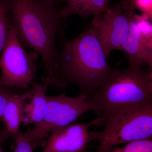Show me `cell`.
<instances>
[{"label": "cell", "mask_w": 152, "mask_h": 152, "mask_svg": "<svg viewBox=\"0 0 152 152\" xmlns=\"http://www.w3.org/2000/svg\"><path fill=\"white\" fill-rule=\"evenodd\" d=\"M11 22L24 48L40 56L46 75L44 84L54 87L57 67L56 38L61 20L56 4L50 0H9Z\"/></svg>", "instance_id": "cell-1"}, {"label": "cell", "mask_w": 152, "mask_h": 152, "mask_svg": "<svg viewBox=\"0 0 152 152\" xmlns=\"http://www.w3.org/2000/svg\"><path fill=\"white\" fill-rule=\"evenodd\" d=\"M107 59L90 28L67 42L58 55L55 88L74 85L80 94L91 98L113 69Z\"/></svg>", "instance_id": "cell-2"}, {"label": "cell", "mask_w": 152, "mask_h": 152, "mask_svg": "<svg viewBox=\"0 0 152 152\" xmlns=\"http://www.w3.org/2000/svg\"><path fill=\"white\" fill-rule=\"evenodd\" d=\"M91 99L101 117L126 107L152 102V71L113 68Z\"/></svg>", "instance_id": "cell-3"}, {"label": "cell", "mask_w": 152, "mask_h": 152, "mask_svg": "<svg viewBox=\"0 0 152 152\" xmlns=\"http://www.w3.org/2000/svg\"><path fill=\"white\" fill-rule=\"evenodd\" d=\"M95 126L103 130L89 132L90 142H98L95 152H108L115 146L151 140L152 102L126 107L95 119Z\"/></svg>", "instance_id": "cell-4"}, {"label": "cell", "mask_w": 152, "mask_h": 152, "mask_svg": "<svg viewBox=\"0 0 152 152\" xmlns=\"http://www.w3.org/2000/svg\"><path fill=\"white\" fill-rule=\"evenodd\" d=\"M47 98L48 107L43 119L24 133L34 150L45 145V138L51 132L72 124L87 112H98L92 99L83 94L69 97L63 93Z\"/></svg>", "instance_id": "cell-5"}, {"label": "cell", "mask_w": 152, "mask_h": 152, "mask_svg": "<svg viewBox=\"0 0 152 152\" xmlns=\"http://www.w3.org/2000/svg\"><path fill=\"white\" fill-rule=\"evenodd\" d=\"M1 54L0 85L11 88H26L34 83L38 53L26 51L12 24Z\"/></svg>", "instance_id": "cell-6"}, {"label": "cell", "mask_w": 152, "mask_h": 152, "mask_svg": "<svg viewBox=\"0 0 152 152\" xmlns=\"http://www.w3.org/2000/svg\"><path fill=\"white\" fill-rule=\"evenodd\" d=\"M132 12L134 11L124 12L121 3H116L92 21L91 28L107 59L113 50H121L129 34Z\"/></svg>", "instance_id": "cell-7"}, {"label": "cell", "mask_w": 152, "mask_h": 152, "mask_svg": "<svg viewBox=\"0 0 152 152\" xmlns=\"http://www.w3.org/2000/svg\"><path fill=\"white\" fill-rule=\"evenodd\" d=\"M96 120L75 123L52 132L42 152H83L90 142L89 129Z\"/></svg>", "instance_id": "cell-8"}, {"label": "cell", "mask_w": 152, "mask_h": 152, "mask_svg": "<svg viewBox=\"0 0 152 152\" xmlns=\"http://www.w3.org/2000/svg\"><path fill=\"white\" fill-rule=\"evenodd\" d=\"M134 12L130 14L129 34L121 50L124 53L130 66L141 68L147 66L152 71V40L142 34L134 18Z\"/></svg>", "instance_id": "cell-9"}, {"label": "cell", "mask_w": 152, "mask_h": 152, "mask_svg": "<svg viewBox=\"0 0 152 152\" xmlns=\"http://www.w3.org/2000/svg\"><path fill=\"white\" fill-rule=\"evenodd\" d=\"M32 88L28 91V99L23 108L22 124L27 125L37 124L42 121L48 107L47 86L45 84L33 83Z\"/></svg>", "instance_id": "cell-10"}, {"label": "cell", "mask_w": 152, "mask_h": 152, "mask_svg": "<svg viewBox=\"0 0 152 152\" xmlns=\"http://www.w3.org/2000/svg\"><path fill=\"white\" fill-rule=\"evenodd\" d=\"M28 96V91L22 95L16 93L9 99L4 109L2 121L4 123L6 130L10 135L15 138L20 133L24 106Z\"/></svg>", "instance_id": "cell-11"}, {"label": "cell", "mask_w": 152, "mask_h": 152, "mask_svg": "<svg viewBox=\"0 0 152 152\" xmlns=\"http://www.w3.org/2000/svg\"><path fill=\"white\" fill-rule=\"evenodd\" d=\"M12 25L9 0H0V54Z\"/></svg>", "instance_id": "cell-12"}, {"label": "cell", "mask_w": 152, "mask_h": 152, "mask_svg": "<svg viewBox=\"0 0 152 152\" xmlns=\"http://www.w3.org/2000/svg\"><path fill=\"white\" fill-rule=\"evenodd\" d=\"M66 3L64 7L59 10L61 19H66L72 15H78L83 18H87V10L89 0H61Z\"/></svg>", "instance_id": "cell-13"}, {"label": "cell", "mask_w": 152, "mask_h": 152, "mask_svg": "<svg viewBox=\"0 0 152 152\" xmlns=\"http://www.w3.org/2000/svg\"><path fill=\"white\" fill-rule=\"evenodd\" d=\"M17 93L12 88L0 85V122L2 121V116L6 104L11 97ZM10 136L6 129H4L0 127V144L7 142Z\"/></svg>", "instance_id": "cell-14"}, {"label": "cell", "mask_w": 152, "mask_h": 152, "mask_svg": "<svg viewBox=\"0 0 152 152\" xmlns=\"http://www.w3.org/2000/svg\"><path fill=\"white\" fill-rule=\"evenodd\" d=\"M108 152H152V139L132 142Z\"/></svg>", "instance_id": "cell-15"}, {"label": "cell", "mask_w": 152, "mask_h": 152, "mask_svg": "<svg viewBox=\"0 0 152 152\" xmlns=\"http://www.w3.org/2000/svg\"><path fill=\"white\" fill-rule=\"evenodd\" d=\"M134 18L139 31L144 36L152 40V26L151 19L145 14L134 15Z\"/></svg>", "instance_id": "cell-16"}, {"label": "cell", "mask_w": 152, "mask_h": 152, "mask_svg": "<svg viewBox=\"0 0 152 152\" xmlns=\"http://www.w3.org/2000/svg\"><path fill=\"white\" fill-rule=\"evenodd\" d=\"M111 0H89L88 10V17L93 15L94 17L100 15L110 7Z\"/></svg>", "instance_id": "cell-17"}, {"label": "cell", "mask_w": 152, "mask_h": 152, "mask_svg": "<svg viewBox=\"0 0 152 152\" xmlns=\"http://www.w3.org/2000/svg\"><path fill=\"white\" fill-rule=\"evenodd\" d=\"M16 145L13 152H34L32 147L24 133H19L15 137Z\"/></svg>", "instance_id": "cell-18"}, {"label": "cell", "mask_w": 152, "mask_h": 152, "mask_svg": "<svg viewBox=\"0 0 152 152\" xmlns=\"http://www.w3.org/2000/svg\"><path fill=\"white\" fill-rule=\"evenodd\" d=\"M152 0H134V9H137L149 17L151 20L152 17Z\"/></svg>", "instance_id": "cell-19"}, {"label": "cell", "mask_w": 152, "mask_h": 152, "mask_svg": "<svg viewBox=\"0 0 152 152\" xmlns=\"http://www.w3.org/2000/svg\"><path fill=\"white\" fill-rule=\"evenodd\" d=\"M134 0H123L121 4L124 12L134 11Z\"/></svg>", "instance_id": "cell-20"}, {"label": "cell", "mask_w": 152, "mask_h": 152, "mask_svg": "<svg viewBox=\"0 0 152 152\" xmlns=\"http://www.w3.org/2000/svg\"><path fill=\"white\" fill-rule=\"evenodd\" d=\"M50 1H53L54 2H55L56 4V3L58 1H61V0H50Z\"/></svg>", "instance_id": "cell-21"}, {"label": "cell", "mask_w": 152, "mask_h": 152, "mask_svg": "<svg viewBox=\"0 0 152 152\" xmlns=\"http://www.w3.org/2000/svg\"><path fill=\"white\" fill-rule=\"evenodd\" d=\"M0 152H4V151H3V150L1 148H0Z\"/></svg>", "instance_id": "cell-22"}]
</instances>
